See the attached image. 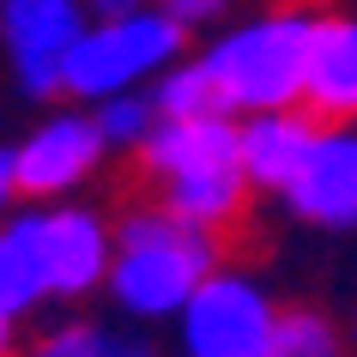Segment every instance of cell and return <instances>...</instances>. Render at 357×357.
<instances>
[{"instance_id":"2","label":"cell","mask_w":357,"mask_h":357,"mask_svg":"<svg viewBox=\"0 0 357 357\" xmlns=\"http://www.w3.org/2000/svg\"><path fill=\"white\" fill-rule=\"evenodd\" d=\"M315 6H255L230 13L218 31L188 49L194 73L206 85V103L225 115H266V109H297L303 79H309V43H315Z\"/></svg>"},{"instance_id":"4","label":"cell","mask_w":357,"mask_h":357,"mask_svg":"<svg viewBox=\"0 0 357 357\" xmlns=\"http://www.w3.org/2000/svg\"><path fill=\"white\" fill-rule=\"evenodd\" d=\"M188 49H194V37L169 19L158 0L133 6V13H97L85 24V37H79L73 61H67L61 97L97 109V103H109L121 91H151Z\"/></svg>"},{"instance_id":"16","label":"cell","mask_w":357,"mask_h":357,"mask_svg":"<svg viewBox=\"0 0 357 357\" xmlns=\"http://www.w3.org/2000/svg\"><path fill=\"white\" fill-rule=\"evenodd\" d=\"M158 6H164L188 37H206V31H218V24L236 13V0H158Z\"/></svg>"},{"instance_id":"10","label":"cell","mask_w":357,"mask_h":357,"mask_svg":"<svg viewBox=\"0 0 357 357\" xmlns=\"http://www.w3.org/2000/svg\"><path fill=\"white\" fill-rule=\"evenodd\" d=\"M19 357H169V345L151 339V327H133L109 309H67L37 321Z\"/></svg>"},{"instance_id":"3","label":"cell","mask_w":357,"mask_h":357,"mask_svg":"<svg viewBox=\"0 0 357 357\" xmlns=\"http://www.w3.org/2000/svg\"><path fill=\"white\" fill-rule=\"evenodd\" d=\"M225 266V236L176 218L158 200H128L115 212V255H109V284L103 309L133 327H169L188 309V297Z\"/></svg>"},{"instance_id":"14","label":"cell","mask_w":357,"mask_h":357,"mask_svg":"<svg viewBox=\"0 0 357 357\" xmlns=\"http://www.w3.org/2000/svg\"><path fill=\"white\" fill-rule=\"evenodd\" d=\"M266 357H351V339L327 309L315 303H284V321H279V339Z\"/></svg>"},{"instance_id":"1","label":"cell","mask_w":357,"mask_h":357,"mask_svg":"<svg viewBox=\"0 0 357 357\" xmlns=\"http://www.w3.org/2000/svg\"><path fill=\"white\" fill-rule=\"evenodd\" d=\"M133 182L146 200L169 206L176 218L212 230L236 243L255 218V182L243 164V139H236V115L200 109V115H164L158 133L128 158Z\"/></svg>"},{"instance_id":"12","label":"cell","mask_w":357,"mask_h":357,"mask_svg":"<svg viewBox=\"0 0 357 357\" xmlns=\"http://www.w3.org/2000/svg\"><path fill=\"white\" fill-rule=\"evenodd\" d=\"M309 133H315V115L303 109V103H297V109H266V115H243V121H236L248 182H255L261 200H273V194L291 182V169H297Z\"/></svg>"},{"instance_id":"18","label":"cell","mask_w":357,"mask_h":357,"mask_svg":"<svg viewBox=\"0 0 357 357\" xmlns=\"http://www.w3.org/2000/svg\"><path fill=\"white\" fill-rule=\"evenodd\" d=\"M24 351V321L13 309H0V357H19Z\"/></svg>"},{"instance_id":"9","label":"cell","mask_w":357,"mask_h":357,"mask_svg":"<svg viewBox=\"0 0 357 357\" xmlns=\"http://www.w3.org/2000/svg\"><path fill=\"white\" fill-rule=\"evenodd\" d=\"M273 200L303 230H357V121H315L291 182Z\"/></svg>"},{"instance_id":"19","label":"cell","mask_w":357,"mask_h":357,"mask_svg":"<svg viewBox=\"0 0 357 357\" xmlns=\"http://www.w3.org/2000/svg\"><path fill=\"white\" fill-rule=\"evenodd\" d=\"M91 6V19L97 13H133V6H151V0H85Z\"/></svg>"},{"instance_id":"13","label":"cell","mask_w":357,"mask_h":357,"mask_svg":"<svg viewBox=\"0 0 357 357\" xmlns=\"http://www.w3.org/2000/svg\"><path fill=\"white\" fill-rule=\"evenodd\" d=\"M0 309H13L24 327L55 315V303H49V273H43V248H37V230H31L24 200L0 218Z\"/></svg>"},{"instance_id":"5","label":"cell","mask_w":357,"mask_h":357,"mask_svg":"<svg viewBox=\"0 0 357 357\" xmlns=\"http://www.w3.org/2000/svg\"><path fill=\"white\" fill-rule=\"evenodd\" d=\"M284 321V297L266 273L230 261L188 297V309L164 327L169 357H266Z\"/></svg>"},{"instance_id":"6","label":"cell","mask_w":357,"mask_h":357,"mask_svg":"<svg viewBox=\"0 0 357 357\" xmlns=\"http://www.w3.org/2000/svg\"><path fill=\"white\" fill-rule=\"evenodd\" d=\"M24 212H31V230H37V248H43L55 315L103 303L109 255H115V212L85 200V194H73V200H24Z\"/></svg>"},{"instance_id":"11","label":"cell","mask_w":357,"mask_h":357,"mask_svg":"<svg viewBox=\"0 0 357 357\" xmlns=\"http://www.w3.org/2000/svg\"><path fill=\"white\" fill-rule=\"evenodd\" d=\"M303 109L315 121H357V13H321L315 19Z\"/></svg>"},{"instance_id":"20","label":"cell","mask_w":357,"mask_h":357,"mask_svg":"<svg viewBox=\"0 0 357 357\" xmlns=\"http://www.w3.org/2000/svg\"><path fill=\"white\" fill-rule=\"evenodd\" d=\"M345 339H351V357H357V315L345 321Z\"/></svg>"},{"instance_id":"15","label":"cell","mask_w":357,"mask_h":357,"mask_svg":"<svg viewBox=\"0 0 357 357\" xmlns=\"http://www.w3.org/2000/svg\"><path fill=\"white\" fill-rule=\"evenodd\" d=\"M91 115H97V128H103V139H109V151L121 164H128L133 151L158 133V121H164V109H158L151 91H121V97H109V103H97Z\"/></svg>"},{"instance_id":"17","label":"cell","mask_w":357,"mask_h":357,"mask_svg":"<svg viewBox=\"0 0 357 357\" xmlns=\"http://www.w3.org/2000/svg\"><path fill=\"white\" fill-rule=\"evenodd\" d=\"M24 194H19V169H13V139H0V218L19 206Z\"/></svg>"},{"instance_id":"7","label":"cell","mask_w":357,"mask_h":357,"mask_svg":"<svg viewBox=\"0 0 357 357\" xmlns=\"http://www.w3.org/2000/svg\"><path fill=\"white\" fill-rule=\"evenodd\" d=\"M109 164L115 151L85 103H55L13 139V169H19L24 200H73V194L97 188Z\"/></svg>"},{"instance_id":"8","label":"cell","mask_w":357,"mask_h":357,"mask_svg":"<svg viewBox=\"0 0 357 357\" xmlns=\"http://www.w3.org/2000/svg\"><path fill=\"white\" fill-rule=\"evenodd\" d=\"M91 24L85 0H0V67L31 103L61 97L67 61Z\"/></svg>"}]
</instances>
